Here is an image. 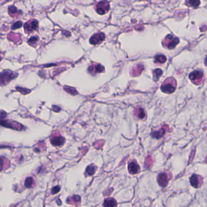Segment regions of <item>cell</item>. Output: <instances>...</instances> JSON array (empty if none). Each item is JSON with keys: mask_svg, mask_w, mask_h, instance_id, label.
Wrapping results in <instances>:
<instances>
[{"mask_svg": "<svg viewBox=\"0 0 207 207\" xmlns=\"http://www.w3.org/2000/svg\"><path fill=\"white\" fill-rule=\"evenodd\" d=\"M177 87V82L176 79L172 78L169 77L167 78L161 86V90L165 93H172L176 90Z\"/></svg>", "mask_w": 207, "mask_h": 207, "instance_id": "obj_1", "label": "cell"}, {"mask_svg": "<svg viewBox=\"0 0 207 207\" xmlns=\"http://www.w3.org/2000/svg\"><path fill=\"white\" fill-rule=\"evenodd\" d=\"M179 39L172 34H168L163 41V45L168 49H173L179 44Z\"/></svg>", "mask_w": 207, "mask_h": 207, "instance_id": "obj_2", "label": "cell"}, {"mask_svg": "<svg viewBox=\"0 0 207 207\" xmlns=\"http://www.w3.org/2000/svg\"><path fill=\"white\" fill-rule=\"evenodd\" d=\"M189 78L194 84L200 85L204 79L203 73L201 70H195L190 74Z\"/></svg>", "mask_w": 207, "mask_h": 207, "instance_id": "obj_3", "label": "cell"}, {"mask_svg": "<svg viewBox=\"0 0 207 207\" xmlns=\"http://www.w3.org/2000/svg\"><path fill=\"white\" fill-rule=\"evenodd\" d=\"M110 9V5L108 1L103 0L99 2L96 6L97 12L100 15H104L108 12Z\"/></svg>", "mask_w": 207, "mask_h": 207, "instance_id": "obj_4", "label": "cell"}, {"mask_svg": "<svg viewBox=\"0 0 207 207\" xmlns=\"http://www.w3.org/2000/svg\"><path fill=\"white\" fill-rule=\"evenodd\" d=\"M103 72H105V68L100 64L93 63L88 68V72L93 76L96 75L97 73H102Z\"/></svg>", "mask_w": 207, "mask_h": 207, "instance_id": "obj_5", "label": "cell"}, {"mask_svg": "<svg viewBox=\"0 0 207 207\" xmlns=\"http://www.w3.org/2000/svg\"><path fill=\"white\" fill-rule=\"evenodd\" d=\"M15 77V76L14 73L11 72L4 71L3 73H0V83L3 84H7Z\"/></svg>", "mask_w": 207, "mask_h": 207, "instance_id": "obj_6", "label": "cell"}, {"mask_svg": "<svg viewBox=\"0 0 207 207\" xmlns=\"http://www.w3.org/2000/svg\"><path fill=\"white\" fill-rule=\"evenodd\" d=\"M105 39V35L103 33H96L89 40V42L91 44L96 45L101 43Z\"/></svg>", "mask_w": 207, "mask_h": 207, "instance_id": "obj_7", "label": "cell"}, {"mask_svg": "<svg viewBox=\"0 0 207 207\" xmlns=\"http://www.w3.org/2000/svg\"><path fill=\"white\" fill-rule=\"evenodd\" d=\"M169 180V178L166 172H162L157 176V182L159 185L162 187H165L168 185Z\"/></svg>", "mask_w": 207, "mask_h": 207, "instance_id": "obj_8", "label": "cell"}, {"mask_svg": "<svg viewBox=\"0 0 207 207\" xmlns=\"http://www.w3.org/2000/svg\"><path fill=\"white\" fill-rule=\"evenodd\" d=\"M202 182H203V178L200 176H199L197 175H193L190 178V183L191 184V185L195 188H199L201 186Z\"/></svg>", "mask_w": 207, "mask_h": 207, "instance_id": "obj_9", "label": "cell"}, {"mask_svg": "<svg viewBox=\"0 0 207 207\" xmlns=\"http://www.w3.org/2000/svg\"><path fill=\"white\" fill-rule=\"evenodd\" d=\"M128 170L131 174H136L140 170V167L135 160H131L128 164Z\"/></svg>", "mask_w": 207, "mask_h": 207, "instance_id": "obj_10", "label": "cell"}, {"mask_svg": "<svg viewBox=\"0 0 207 207\" xmlns=\"http://www.w3.org/2000/svg\"><path fill=\"white\" fill-rule=\"evenodd\" d=\"M38 26V22L37 20H33L30 23L27 22L25 26V30L28 32H31L33 30H35L37 29Z\"/></svg>", "mask_w": 207, "mask_h": 207, "instance_id": "obj_11", "label": "cell"}, {"mask_svg": "<svg viewBox=\"0 0 207 207\" xmlns=\"http://www.w3.org/2000/svg\"><path fill=\"white\" fill-rule=\"evenodd\" d=\"M134 114L135 115V116L137 117L139 119H144L146 118V112L145 110L141 107L137 108L135 111H134Z\"/></svg>", "mask_w": 207, "mask_h": 207, "instance_id": "obj_12", "label": "cell"}, {"mask_svg": "<svg viewBox=\"0 0 207 207\" xmlns=\"http://www.w3.org/2000/svg\"><path fill=\"white\" fill-rule=\"evenodd\" d=\"M51 144L55 146H61L64 142V139L62 136H55L51 139Z\"/></svg>", "mask_w": 207, "mask_h": 207, "instance_id": "obj_13", "label": "cell"}, {"mask_svg": "<svg viewBox=\"0 0 207 207\" xmlns=\"http://www.w3.org/2000/svg\"><path fill=\"white\" fill-rule=\"evenodd\" d=\"M117 205V201L114 198H108L105 200L104 203H103L104 207H116Z\"/></svg>", "mask_w": 207, "mask_h": 207, "instance_id": "obj_14", "label": "cell"}, {"mask_svg": "<svg viewBox=\"0 0 207 207\" xmlns=\"http://www.w3.org/2000/svg\"><path fill=\"white\" fill-rule=\"evenodd\" d=\"M80 201H81V199H80V197L78 195L73 196L68 198L67 200V202L68 203L75 205H78L80 203Z\"/></svg>", "mask_w": 207, "mask_h": 207, "instance_id": "obj_15", "label": "cell"}, {"mask_svg": "<svg viewBox=\"0 0 207 207\" xmlns=\"http://www.w3.org/2000/svg\"><path fill=\"white\" fill-rule=\"evenodd\" d=\"M9 167V162L7 159L3 156H0V171L6 169Z\"/></svg>", "mask_w": 207, "mask_h": 207, "instance_id": "obj_16", "label": "cell"}, {"mask_svg": "<svg viewBox=\"0 0 207 207\" xmlns=\"http://www.w3.org/2000/svg\"><path fill=\"white\" fill-rule=\"evenodd\" d=\"M143 68H144V67L142 65L138 64L136 67H135L132 69V70L131 71V75L132 76H137V75H140L142 73V72L143 71Z\"/></svg>", "mask_w": 207, "mask_h": 207, "instance_id": "obj_17", "label": "cell"}, {"mask_svg": "<svg viewBox=\"0 0 207 207\" xmlns=\"http://www.w3.org/2000/svg\"><path fill=\"white\" fill-rule=\"evenodd\" d=\"M166 129L164 127L162 128V129L160 130L159 131H157V132H154L152 133L151 136L154 137V138H156V139H160V138L162 137L165 134V132H166Z\"/></svg>", "mask_w": 207, "mask_h": 207, "instance_id": "obj_18", "label": "cell"}, {"mask_svg": "<svg viewBox=\"0 0 207 207\" xmlns=\"http://www.w3.org/2000/svg\"><path fill=\"white\" fill-rule=\"evenodd\" d=\"M163 73L162 70L160 68H157L153 71V79L154 81H157L159 78L162 76Z\"/></svg>", "mask_w": 207, "mask_h": 207, "instance_id": "obj_19", "label": "cell"}, {"mask_svg": "<svg viewBox=\"0 0 207 207\" xmlns=\"http://www.w3.org/2000/svg\"><path fill=\"white\" fill-rule=\"evenodd\" d=\"M97 169V167L94 166V165H90L88 166L86 168V174L87 176H91L93 175L94 174V172H96V170Z\"/></svg>", "mask_w": 207, "mask_h": 207, "instance_id": "obj_20", "label": "cell"}, {"mask_svg": "<svg viewBox=\"0 0 207 207\" xmlns=\"http://www.w3.org/2000/svg\"><path fill=\"white\" fill-rule=\"evenodd\" d=\"M200 3V0H187V4L190 7H198Z\"/></svg>", "mask_w": 207, "mask_h": 207, "instance_id": "obj_21", "label": "cell"}, {"mask_svg": "<svg viewBox=\"0 0 207 207\" xmlns=\"http://www.w3.org/2000/svg\"><path fill=\"white\" fill-rule=\"evenodd\" d=\"M166 61V58L164 55H158L155 57V63L163 64V63H165Z\"/></svg>", "mask_w": 207, "mask_h": 207, "instance_id": "obj_22", "label": "cell"}, {"mask_svg": "<svg viewBox=\"0 0 207 207\" xmlns=\"http://www.w3.org/2000/svg\"><path fill=\"white\" fill-rule=\"evenodd\" d=\"M34 183V180L32 178H28L25 180V186L27 188H30L33 186Z\"/></svg>", "mask_w": 207, "mask_h": 207, "instance_id": "obj_23", "label": "cell"}, {"mask_svg": "<svg viewBox=\"0 0 207 207\" xmlns=\"http://www.w3.org/2000/svg\"><path fill=\"white\" fill-rule=\"evenodd\" d=\"M64 90L68 92V93H69L72 95H77V91L75 90V88H71V87H64Z\"/></svg>", "mask_w": 207, "mask_h": 207, "instance_id": "obj_24", "label": "cell"}, {"mask_svg": "<svg viewBox=\"0 0 207 207\" xmlns=\"http://www.w3.org/2000/svg\"><path fill=\"white\" fill-rule=\"evenodd\" d=\"M22 22L21 21H17L15 23H14V24L12 26V29L13 30L18 29L21 28L22 27Z\"/></svg>", "mask_w": 207, "mask_h": 207, "instance_id": "obj_25", "label": "cell"}, {"mask_svg": "<svg viewBox=\"0 0 207 207\" xmlns=\"http://www.w3.org/2000/svg\"><path fill=\"white\" fill-rule=\"evenodd\" d=\"M17 12V9L15 6H11L9 7V13L10 14H15Z\"/></svg>", "mask_w": 207, "mask_h": 207, "instance_id": "obj_26", "label": "cell"}, {"mask_svg": "<svg viewBox=\"0 0 207 207\" xmlns=\"http://www.w3.org/2000/svg\"><path fill=\"white\" fill-rule=\"evenodd\" d=\"M17 90L20 91L21 93L22 94H28V93H29V92L30 91V90H26V88H20V87H17Z\"/></svg>", "mask_w": 207, "mask_h": 207, "instance_id": "obj_27", "label": "cell"}, {"mask_svg": "<svg viewBox=\"0 0 207 207\" xmlns=\"http://www.w3.org/2000/svg\"><path fill=\"white\" fill-rule=\"evenodd\" d=\"M38 38L37 37H32L28 40V42L29 44H32L34 42H36L38 41Z\"/></svg>", "mask_w": 207, "mask_h": 207, "instance_id": "obj_28", "label": "cell"}, {"mask_svg": "<svg viewBox=\"0 0 207 207\" xmlns=\"http://www.w3.org/2000/svg\"><path fill=\"white\" fill-rule=\"evenodd\" d=\"M60 190V187L56 186V187H55L54 188H52V190L51 191V193H52V194H56L58 192H59Z\"/></svg>", "mask_w": 207, "mask_h": 207, "instance_id": "obj_29", "label": "cell"}, {"mask_svg": "<svg viewBox=\"0 0 207 207\" xmlns=\"http://www.w3.org/2000/svg\"><path fill=\"white\" fill-rule=\"evenodd\" d=\"M7 146H4V145H0V148H6Z\"/></svg>", "mask_w": 207, "mask_h": 207, "instance_id": "obj_30", "label": "cell"}]
</instances>
